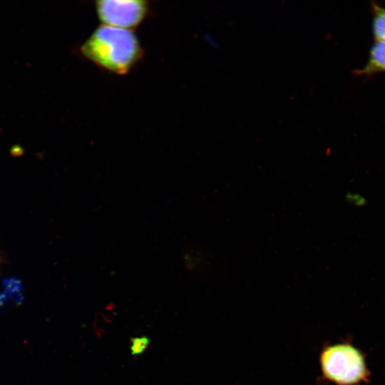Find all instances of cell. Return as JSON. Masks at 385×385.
I'll return each instance as SVG.
<instances>
[{
    "label": "cell",
    "instance_id": "obj_2",
    "mask_svg": "<svg viewBox=\"0 0 385 385\" xmlns=\"http://www.w3.org/2000/svg\"><path fill=\"white\" fill-rule=\"evenodd\" d=\"M319 364L323 377L337 385H360L369 379L364 354L348 342L324 346Z\"/></svg>",
    "mask_w": 385,
    "mask_h": 385
},
{
    "label": "cell",
    "instance_id": "obj_5",
    "mask_svg": "<svg viewBox=\"0 0 385 385\" xmlns=\"http://www.w3.org/2000/svg\"><path fill=\"white\" fill-rule=\"evenodd\" d=\"M372 34L375 41H385V6L371 1Z\"/></svg>",
    "mask_w": 385,
    "mask_h": 385
},
{
    "label": "cell",
    "instance_id": "obj_3",
    "mask_svg": "<svg viewBox=\"0 0 385 385\" xmlns=\"http://www.w3.org/2000/svg\"><path fill=\"white\" fill-rule=\"evenodd\" d=\"M95 9L102 24L130 30L148 17L150 6L145 0H101Z\"/></svg>",
    "mask_w": 385,
    "mask_h": 385
},
{
    "label": "cell",
    "instance_id": "obj_6",
    "mask_svg": "<svg viewBox=\"0 0 385 385\" xmlns=\"http://www.w3.org/2000/svg\"><path fill=\"white\" fill-rule=\"evenodd\" d=\"M150 340L147 337H137L131 339L130 351L133 355L140 354L148 347Z\"/></svg>",
    "mask_w": 385,
    "mask_h": 385
},
{
    "label": "cell",
    "instance_id": "obj_1",
    "mask_svg": "<svg viewBox=\"0 0 385 385\" xmlns=\"http://www.w3.org/2000/svg\"><path fill=\"white\" fill-rule=\"evenodd\" d=\"M79 51L99 68L117 75L129 73L143 56L140 42L132 30L103 24L93 30Z\"/></svg>",
    "mask_w": 385,
    "mask_h": 385
},
{
    "label": "cell",
    "instance_id": "obj_4",
    "mask_svg": "<svg viewBox=\"0 0 385 385\" xmlns=\"http://www.w3.org/2000/svg\"><path fill=\"white\" fill-rule=\"evenodd\" d=\"M354 72L359 76H365L385 72V41H374L370 48L366 65Z\"/></svg>",
    "mask_w": 385,
    "mask_h": 385
}]
</instances>
